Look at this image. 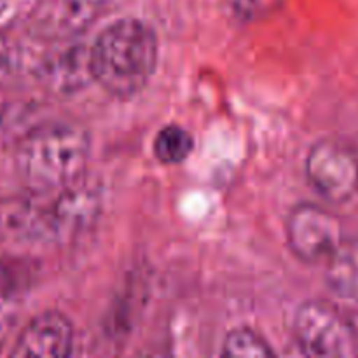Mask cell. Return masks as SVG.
<instances>
[{"mask_svg": "<svg viewBox=\"0 0 358 358\" xmlns=\"http://www.w3.org/2000/svg\"><path fill=\"white\" fill-rule=\"evenodd\" d=\"M35 79L41 80L52 93H76L94 80L91 70V48L76 44V41L44 44Z\"/></svg>", "mask_w": 358, "mask_h": 358, "instance_id": "cell-8", "label": "cell"}, {"mask_svg": "<svg viewBox=\"0 0 358 358\" xmlns=\"http://www.w3.org/2000/svg\"><path fill=\"white\" fill-rule=\"evenodd\" d=\"M105 7L107 0H38L27 17V34L42 44L77 41Z\"/></svg>", "mask_w": 358, "mask_h": 358, "instance_id": "cell-5", "label": "cell"}, {"mask_svg": "<svg viewBox=\"0 0 358 358\" xmlns=\"http://www.w3.org/2000/svg\"><path fill=\"white\" fill-rule=\"evenodd\" d=\"M194 145V136L187 129L178 124H168L154 136L152 152L161 164L175 166L189 159Z\"/></svg>", "mask_w": 358, "mask_h": 358, "instance_id": "cell-11", "label": "cell"}, {"mask_svg": "<svg viewBox=\"0 0 358 358\" xmlns=\"http://www.w3.org/2000/svg\"><path fill=\"white\" fill-rule=\"evenodd\" d=\"M236 17L243 21H255L268 16L280 6V0H227Z\"/></svg>", "mask_w": 358, "mask_h": 358, "instance_id": "cell-13", "label": "cell"}, {"mask_svg": "<svg viewBox=\"0 0 358 358\" xmlns=\"http://www.w3.org/2000/svg\"><path fill=\"white\" fill-rule=\"evenodd\" d=\"M287 241L299 261L317 264L327 262L345 240L334 213L320 205L299 203L287 219Z\"/></svg>", "mask_w": 358, "mask_h": 358, "instance_id": "cell-6", "label": "cell"}, {"mask_svg": "<svg viewBox=\"0 0 358 358\" xmlns=\"http://www.w3.org/2000/svg\"><path fill=\"white\" fill-rule=\"evenodd\" d=\"M308 182L318 196L339 205L358 192V159L334 140H320L310 149L304 163Z\"/></svg>", "mask_w": 358, "mask_h": 358, "instance_id": "cell-7", "label": "cell"}, {"mask_svg": "<svg viewBox=\"0 0 358 358\" xmlns=\"http://www.w3.org/2000/svg\"><path fill=\"white\" fill-rule=\"evenodd\" d=\"M72 322L59 311H44L24 325L10 355L23 358H65L72 353Z\"/></svg>", "mask_w": 358, "mask_h": 358, "instance_id": "cell-9", "label": "cell"}, {"mask_svg": "<svg viewBox=\"0 0 358 358\" xmlns=\"http://www.w3.org/2000/svg\"><path fill=\"white\" fill-rule=\"evenodd\" d=\"M156 31L138 17H122L100 31L91 45L94 83L119 100L136 96L156 72Z\"/></svg>", "mask_w": 358, "mask_h": 358, "instance_id": "cell-1", "label": "cell"}, {"mask_svg": "<svg viewBox=\"0 0 358 358\" xmlns=\"http://www.w3.org/2000/svg\"><path fill=\"white\" fill-rule=\"evenodd\" d=\"M220 355L233 358H269L275 357V352L264 336L259 334L255 329L236 327L227 332L224 338Z\"/></svg>", "mask_w": 358, "mask_h": 358, "instance_id": "cell-12", "label": "cell"}, {"mask_svg": "<svg viewBox=\"0 0 358 358\" xmlns=\"http://www.w3.org/2000/svg\"><path fill=\"white\" fill-rule=\"evenodd\" d=\"M91 156V136L69 121L37 126L16 149V170L30 191L55 192L83 178Z\"/></svg>", "mask_w": 358, "mask_h": 358, "instance_id": "cell-2", "label": "cell"}, {"mask_svg": "<svg viewBox=\"0 0 358 358\" xmlns=\"http://www.w3.org/2000/svg\"><path fill=\"white\" fill-rule=\"evenodd\" d=\"M294 339L303 353L339 358L357 353V334L341 311L327 301H304L294 315Z\"/></svg>", "mask_w": 358, "mask_h": 358, "instance_id": "cell-4", "label": "cell"}, {"mask_svg": "<svg viewBox=\"0 0 358 358\" xmlns=\"http://www.w3.org/2000/svg\"><path fill=\"white\" fill-rule=\"evenodd\" d=\"M100 212L101 189L87 173L59 191L35 192V238L48 243L77 240L96 224Z\"/></svg>", "mask_w": 358, "mask_h": 358, "instance_id": "cell-3", "label": "cell"}, {"mask_svg": "<svg viewBox=\"0 0 358 358\" xmlns=\"http://www.w3.org/2000/svg\"><path fill=\"white\" fill-rule=\"evenodd\" d=\"M325 282L332 304L341 311L358 338V245L343 241L327 261Z\"/></svg>", "mask_w": 358, "mask_h": 358, "instance_id": "cell-10", "label": "cell"}]
</instances>
